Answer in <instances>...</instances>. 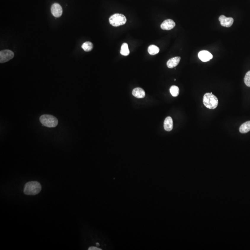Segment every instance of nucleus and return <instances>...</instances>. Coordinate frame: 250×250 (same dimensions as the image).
<instances>
[{"label": "nucleus", "instance_id": "obj_1", "mask_svg": "<svg viewBox=\"0 0 250 250\" xmlns=\"http://www.w3.org/2000/svg\"><path fill=\"white\" fill-rule=\"evenodd\" d=\"M41 185L38 182H29L25 183L24 193L27 195H36L41 191Z\"/></svg>", "mask_w": 250, "mask_h": 250}, {"label": "nucleus", "instance_id": "obj_2", "mask_svg": "<svg viewBox=\"0 0 250 250\" xmlns=\"http://www.w3.org/2000/svg\"><path fill=\"white\" fill-rule=\"evenodd\" d=\"M203 103L207 108L214 109L218 105V99L212 92L207 93L204 95Z\"/></svg>", "mask_w": 250, "mask_h": 250}, {"label": "nucleus", "instance_id": "obj_3", "mask_svg": "<svg viewBox=\"0 0 250 250\" xmlns=\"http://www.w3.org/2000/svg\"><path fill=\"white\" fill-rule=\"evenodd\" d=\"M40 122L44 126L52 128L57 126L58 121L57 118L50 115H44L39 118Z\"/></svg>", "mask_w": 250, "mask_h": 250}, {"label": "nucleus", "instance_id": "obj_4", "mask_svg": "<svg viewBox=\"0 0 250 250\" xmlns=\"http://www.w3.org/2000/svg\"><path fill=\"white\" fill-rule=\"evenodd\" d=\"M109 23L113 27L123 25L126 22V18L122 14H115L109 18Z\"/></svg>", "mask_w": 250, "mask_h": 250}, {"label": "nucleus", "instance_id": "obj_5", "mask_svg": "<svg viewBox=\"0 0 250 250\" xmlns=\"http://www.w3.org/2000/svg\"><path fill=\"white\" fill-rule=\"evenodd\" d=\"M14 53L12 51L5 50L0 52V62L1 63L7 62L14 57Z\"/></svg>", "mask_w": 250, "mask_h": 250}, {"label": "nucleus", "instance_id": "obj_6", "mask_svg": "<svg viewBox=\"0 0 250 250\" xmlns=\"http://www.w3.org/2000/svg\"><path fill=\"white\" fill-rule=\"evenodd\" d=\"M219 20L220 21V25L223 27H226V28H229L231 27L233 24V19L232 17H226L224 15H220L219 18Z\"/></svg>", "mask_w": 250, "mask_h": 250}, {"label": "nucleus", "instance_id": "obj_7", "mask_svg": "<svg viewBox=\"0 0 250 250\" xmlns=\"http://www.w3.org/2000/svg\"><path fill=\"white\" fill-rule=\"evenodd\" d=\"M51 12L54 17L58 18L62 15V8L58 3H54L51 7Z\"/></svg>", "mask_w": 250, "mask_h": 250}, {"label": "nucleus", "instance_id": "obj_8", "mask_svg": "<svg viewBox=\"0 0 250 250\" xmlns=\"http://www.w3.org/2000/svg\"><path fill=\"white\" fill-rule=\"evenodd\" d=\"M198 57L201 60L204 62L209 61L213 58V55L208 51H201L198 53Z\"/></svg>", "mask_w": 250, "mask_h": 250}, {"label": "nucleus", "instance_id": "obj_9", "mask_svg": "<svg viewBox=\"0 0 250 250\" xmlns=\"http://www.w3.org/2000/svg\"><path fill=\"white\" fill-rule=\"evenodd\" d=\"M176 25L175 22L171 19L164 20L161 25V28L163 30H170L173 28Z\"/></svg>", "mask_w": 250, "mask_h": 250}, {"label": "nucleus", "instance_id": "obj_10", "mask_svg": "<svg viewBox=\"0 0 250 250\" xmlns=\"http://www.w3.org/2000/svg\"><path fill=\"white\" fill-rule=\"evenodd\" d=\"M180 60H181V57H172L167 62V66L169 68H170V69L174 68L179 64Z\"/></svg>", "mask_w": 250, "mask_h": 250}, {"label": "nucleus", "instance_id": "obj_11", "mask_svg": "<svg viewBox=\"0 0 250 250\" xmlns=\"http://www.w3.org/2000/svg\"><path fill=\"white\" fill-rule=\"evenodd\" d=\"M164 126L165 130L167 131H171L172 130L173 127V122L172 119L170 116L167 117L164 120Z\"/></svg>", "mask_w": 250, "mask_h": 250}, {"label": "nucleus", "instance_id": "obj_12", "mask_svg": "<svg viewBox=\"0 0 250 250\" xmlns=\"http://www.w3.org/2000/svg\"><path fill=\"white\" fill-rule=\"evenodd\" d=\"M132 94L137 98H143L145 95L144 90L140 88H135L132 91Z\"/></svg>", "mask_w": 250, "mask_h": 250}, {"label": "nucleus", "instance_id": "obj_13", "mask_svg": "<svg viewBox=\"0 0 250 250\" xmlns=\"http://www.w3.org/2000/svg\"><path fill=\"white\" fill-rule=\"evenodd\" d=\"M249 131H250V121H248L241 125L240 132L241 134H246Z\"/></svg>", "mask_w": 250, "mask_h": 250}, {"label": "nucleus", "instance_id": "obj_14", "mask_svg": "<svg viewBox=\"0 0 250 250\" xmlns=\"http://www.w3.org/2000/svg\"><path fill=\"white\" fill-rule=\"evenodd\" d=\"M121 55L126 56H128L130 53L129 50V48H128V44L126 43H124L122 45L121 47Z\"/></svg>", "mask_w": 250, "mask_h": 250}, {"label": "nucleus", "instance_id": "obj_15", "mask_svg": "<svg viewBox=\"0 0 250 250\" xmlns=\"http://www.w3.org/2000/svg\"><path fill=\"white\" fill-rule=\"evenodd\" d=\"M148 52L150 55H156L159 52V48L155 45H150L148 48Z\"/></svg>", "mask_w": 250, "mask_h": 250}, {"label": "nucleus", "instance_id": "obj_16", "mask_svg": "<svg viewBox=\"0 0 250 250\" xmlns=\"http://www.w3.org/2000/svg\"><path fill=\"white\" fill-rule=\"evenodd\" d=\"M82 47L85 52H90L93 48V45L90 42H85L82 45Z\"/></svg>", "mask_w": 250, "mask_h": 250}, {"label": "nucleus", "instance_id": "obj_17", "mask_svg": "<svg viewBox=\"0 0 250 250\" xmlns=\"http://www.w3.org/2000/svg\"><path fill=\"white\" fill-rule=\"evenodd\" d=\"M170 91L173 97H177L179 94V89L177 86L173 85L170 88Z\"/></svg>", "mask_w": 250, "mask_h": 250}, {"label": "nucleus", "instance_id": "obj_18", "mask_svg": "<svg viewBox=\"0 0 250 250\" xmlns=\"http://www.w3.org/2000/svg\"><path fill=\"white\" fill-rule=\"evenodd\" d=\"M244 82L246 86L250 87V70L246 73L244 78Z\"/></svg>", "mask_w": 250, "mask_h": 250}, {"label": "nucleus", "instance_id": "obj_19", "mask_svg": "<svg viewBox=\"0 0 250 250\" xmlns=\"http://www.w3.org/2000/svg\"><path fill=\"white\" fill-rule=\"evenodd\" d=\"M89 250H101L102 249H100V248H97V247H95V246H91V247H89V249H88Z\"/></svg>", "mask_w": 250, "mask_h": 250}, {"label": "nucleus", "instance_id": "obj_20", "mask_svg": "<svg viewBox=\"0 0 250 250\" xmlns=\"http://www.w3.org/2000/svg\"><path fill=\"white\" fill-rule=\"evenodd\" d=\"M97 244V246H99V243H97V244Z\"/></svg>", "mask_w": 250, "mask_h": 250}]
</instances>
